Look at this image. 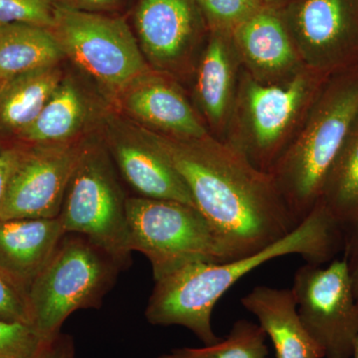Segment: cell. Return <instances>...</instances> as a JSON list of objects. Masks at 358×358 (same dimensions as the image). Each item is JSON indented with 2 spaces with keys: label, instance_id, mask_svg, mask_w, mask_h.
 <instances>
[{
  "label": "cell",
  "instance_id": "cell-32",
  "mask_svg": "<svg viewBox=\"0 0 358 358\" xmlns=\"http://www.w3.org/2000/svg\"><path fill=\"white\" fill-rule=\"evenodd\" d=\"M353 358H358V338L355 343V352H353Z\"/></svg>",
  "mask_w": 358,
  "mask_h": 358
},
{
  "label": "cell",
  "instance_id": "cell-29",
  "mask_svg": "<svg viewBox=\"0 0 358 358\" xmlns=\"http://www.w3.org/2000/svg\"><path fill=\"white\" fill-rule=\"evenodd\" d=\"M35 358H75L72 338L69 336L57 334L45 343Z\"/></svg>",
  "mask_w": 358,
  "mask_h": 358
},
{
  "label": "cell",
  "instance_id": "cell-8",
  "mask_svg": "<svg viewBox=\"0 0 358 358\" xmlns=\"http://www.w3.org/2000/svg\"><path fill=\"white\" fill-rule=\"evenodd\" d=\"M329 77L307 67L275 84L245 74L240 103L247 134L231 145L254 166L270 173L282 155L287 134L303 110L310 109Z\"/></svg>",
  "mask_w": 358,
  "mask_h": 358
},
{
  "label": "cell",
  "instance_id": "cell-3",
  "mask_svg": "<svg viewBox=\"0 0 358 358\" xmlns=\"http://www.w3.org/2000/svg\"><path fill=\"white\" fill-rule=\"evenodd\" d=\"M358 117V70L327 80L299 136L271 169L292 216L300 224L313 210L327 176Z\"/></svg>",
  "mask_w": 358,
  "mask_h": 358
},
{
  "label": "cell",
  "instance_id": "cell-5",
  "mask_svg": "<svg viewBox=\"0 0 358 358\" xmlns=\"http://www.w3.org/2000/svg\"><path fill=\"white\" fill-rule=\"evenodd\" d=\"M127 199L107 148L84 141L58 218L65 233L88 238L119 264H131Z\"/></svg>",
  "mask_w": 358,
  "mask_h": 358
},
{
  "label": "cell",
  "instance_id": "cell-25",
  "mask_svg": "<svg viewBox=\"0 0 358 358\" xmlns=\"http://www.w3.org/2000/svg\"><path fill=\"white\" fill-rule=\"evenodd\" d=\"M47 341L31 324L0 319V358H35Z\"/></svg>",
  "mask_w": 358,
  "mask_h": 358
},
{
  "label": "cell",
  "instance_id": "cell-30",
  "mask_svg": "<svg viewBox=\"0 0 358 358\" xmlns=\"http://www.w3.org/2000/svg\"><path fill=\"white\" fill-rule=\"evenodd\" d=\"M348 265H350V275H352L353 293L358 301V255L355 260L348 263Z\"/></svg>",
  "mask_w": 358,
  "mask_h": 358
},
{
  "label": "cell",
  "instance_id": "cell-19",
  "mask_svg": "<svg viewBox=\"0 0 358 358\" xmlns=\"http://www.w3.org/2000/svg\"><path fill=\"white\" fill-rule=\"evenodd\" d=\"M63 78L56 64L0 81V136L15 141L29 128Z\"/></svg>",
  "mask_w": 358,
  "mask_h": 358
},
{
  "label": "cell",
  "instance_id": "cell-1",
  "mask_svg": "<svg viewBox=\"0 0 358 358\" xmlns=\"http://www.w3.org/2000/svg\"><path fill=\"white\" fill-rule=\"evenodd\" d=\"M140 127L185 181L195 207L233 260L253 255L299 225L272 174L231 143L209 134L176 138Z\"/></svg>",
  "mask_w": 358,
  "mask_h": 358
},
{
  "label": "cell",
  "instance_id": "cell-31",
  "mask_svg": "<svg viewBox=\"0 0 358 358\" xmlns=\"http://www.w3.org/2000/svg\"><path fill=\"white\" fill-rule=\"evenodd\" d=\"M74 4H82L86 6H106L114 3L117 0H69Z\"/></svg>",
  "mask_w": 358,
  "mask_h": 358
},
{
  "label": "cell",
  "instance_id": "cell-17",
  "mask_svg": "<svg viewBox=\"0 0 358 358\" xmlns=\"http://www.w3.org/2000/svg\"><path fill=\"white\" fill-rule=\"evenodd\" d=\"M241 303L270 336L277 358H324L301 322L291 289L255 287Z\"/></svg>",
  "mask_w": 358,
  "mask_h": 358
},
{
  "label": "cell",
  "instance_id": "cell-27",
  "mask_svg": "<svg viewBox=\"0 0 358 358\" xmlns=\"http://www.w3.org/2000/svg\"><path fill=\"white\" fill-rule=\"evenodd\" d=\"M0 319L31 324L27 296L0 272ZM32 326V324H31Z\"/></svg>",
  "mask_w": 358,
  "mask_h": 358
},
{
  "label": "cell",
  "instance_id": "cell-4",
  "mask_svg": "<svg viewBox=\"0 0 358 358\" xmlns=\"http://www.w3.org/2000/svg\"><path fill=\"white\" fill-rule=\"evenodd\" d=\"M122 268L83 235L65 233L27 292L32 327L49 341L71 313L99 308Z\"/></svg>",
  "mask_w": 358,
  "mask_h": 358
},
{
  "label": "cell",
  "instance_id": "cell-18",
  "mask_svg": "<svg viewBox=\"0 0 358 358\" xmlns=\"http://www.w3.org/2000/svg\"><path fill=\"white\" fill-rule=\"evenodd\" d=\"M93 110L81 87L64 77L36 121L15 141L26 145L79 143V134L91 122Z\"/></svg>",
  "mask_w": 358,
  "mask_h": 358
},
{
  "label": "cell",
  "instance_id": "cell-10",
  "mask_svg": "<svg viewBox=\"0 0 358 358\" xmlns=\"http://www.w3.org/2000/svg\"><path fill=\"white\" fill-rule=\"evenodd\" d=\"M284 20L305 67L327 76L358 70V0H296Z\"/></svg>",
  "mask_w": 358,
  "mask_h": 358
},
{
  "label": "cell",
  "instance_id": "cell-20",
  "mask_svg": "<svg viewBox=\"0 0 358 358\" xmlns=\"http://www.w3.org/2000/svg\"><path fill=\"white\" fill-rule=\"evenodd\" d=\"M320 202L338 222L345 257L352 262L358 255V117L327 176Z\"/></svg>",
  "mask_w": 358,
  "mask_h": 358
},
{
  "label": "cell",
  "instance_id": "cell-28",
  "mask_svg": "<svg viewBox=\"0 0 358 358\" xmlns=\"http://www.w3.org/2000/svg\"><path fill=\"white\" fill-rule=\"evenodd\" d=\"M20 143H13L0 136V205L6 195L11 171L20 152Z\"/></svg>",
  "mask_w": 358,
  "mask_h": 358
},
{
  "label": "cell",
  "instance_id": "cell-15",
  "mask_svg": "<svg viewBox=\"0 0 358 358\" xmlns=\"http://www.w3.org/2000/svg\"><path fill=\"white\" fill-rule=\"evenodd\" d=\"M195 21L190 0H140L134 24L141 51L157 67H176L192 49Z\"/></svg>",
  "mask_w": 358,
  "mask_h": 358
},
{
  "label": "cell",
  "instance_id": "cell-16",
  "mask_svg": "<svg viewBox=\"0 0 358 358\" xmlns=\"http://www.w3.org/2000/svg\"><path fill=\"white\" fill-rule=\"evenodd\" d=\"M65 234L60 219H0V272L27 296Z\"/></svg>",
  "mask_w": 358,
  "mask_h": 358
},
{
  "label": "cell",
  "instance_id": "cell-11",
  "mask_svg": "<svg viewBox=\"0 0 358 358\" xmlns=\"http://www.w3.org/2000/svg\"><path fill=\"white\" fill-rule=\"evenodd\" d=\"M83 143H20L0 219L57 218Z\"/></svg>",
  "mask_w": 358,
  "mask_h": 358
},
{
  "label": "cell",
  "instance_id": "cell-2",
  "mask_svg": "<svg viewBox=\"0 0 358 358\" xmlns=\"http://www.w3.org/2000/svg\"><path fill=\"white\" fill-rule=\"evenodd\" d=\"M345 251V238L336 219L324 204L313 210L292 232L253 255L225 263L197 262L155 281L145 317L155 326H181L204 343L221 341L214 334L211 315L219 299L244 275L279 257L300 255L308 264L322 265Z\"/></svg>",
  "mask_w": 358,
  "mask_h": 358
},
{
  "label": "cell",
  "instance_id": "cell-22",
  "mask_svg": "<svg viewBox=\"0 0 358 358\" xmlns=\"http://www.w3.org/2000/svg\"><path fill=\"white\" fill-rule=\"evenodd\" d=\"M64 57L50 28L25 23L0 26V81L59 64Z\"/></svg>",
  "mask_w": 358,
  "mask_h": 358
},
{
  "label": "cell",
  "instance_id": "cell-26",
  "mask_svg": "<svg viewBox=\"0 0 358 358\" xmlns=\"http://www.w3.org/2000/svg\"><path fill=\"white\" fill-rule=\"evenodd\" d=\"M59 0H0V26L25 23L53 29Z\"/></svg>",
  "mask_w": 358,
  "mask_h": 358
},
{
  "label": "cell",
  "instance_id": "cell-7",
  "mask_svg": "<svg viewBox=\"0 0 358 358\" xmlns=\"http://www.w3.org/2000/svg\"><path fill=\"white\" fill-rule=\"evenodd\" d=\"M52 30L65 57L115 99L150 70L133 31L121 17L59 1Z\"/></svg>",
  "mask_w": 358,
  "mask_h": 358
},
{
  "label": "cell",
  "instance_id": "cell-23",
  "mask_svg": "<svg viewBox=\"0 0 358 358\" xmlns=\"http://www.w3.org/2000/svg\"><path fill=\"white\" fill-rule=\"evenodd\" d=\"M267 334L248 320H238L227 338L204 348H174L157 358H268Z\"/></svg>",
  "mask_w": 358,
  "mask_h": 358
},
{
  "label": "cell",
  "instance_id": "cell-14",
  "mask_svg": "<svg viewBox=\"0 0 358 358\" xmlns=\"http://www.w3.org/2000/svg\"><path fill=\"white\" fill-rule=\"evenodd\" d=\"M231 35L238 57L259 81L289 78L305 67L284 18L272 8L261 7Z\"/></svg>",
  "mask_w": 358,
  "mask_h": 358
},
{
  "label": "cell",
  "instance_id": "cell-12",
  "mask_svg": "<svg viewBox=\"0 0 358 358\" xmlns=\"http://www.w3.org/2000/svg\"><path fill=\"white\" fill-rule=\"evenodd\" d=\"M110 119L106 148L122 178L138 196L173 200L195 207L185 181L143 129L134 122Z\"/></svg>",
  "mask_w": 358,
  "mask_h": 358
},
{
  "label": "cell",
  "instance_id": "cell-24",
  "mask_svg": "<svg viewBox=\"0 0 358 358\" xmlns=\"http://www.w3.org/2000/svg\"><path fill=\"white\" fill-rule=\"evenodd\" d=\"M214 32H232L263 6L262 0H195Z\"/></svg>",
  "mask_w": 358,
  "mask_h": 358
},
{
  "label": "cell",
  "instance_id": "cell-21",
  "mask_svg": "<svg viewBox=\"0 0 358 358\" xmlns=\"http://www.w3.org/2000/svg\"><path fill=\"white\" fill-rule=\"evenodd\" d=\"M237 55L224 33L214 32L200 61L196 96L202 113L213 127L222 126L232 110Z\"/></svg>",
  "mask_w": 358,
  "mask_h": 358
},
{
  "label": "cell",
  "instance_id": "cell-13",
  "mask_svg": "<svg viewBox=\"0 0 358 358\" xmlns=\"http://www.w3.org/2000/svg\"><path fill=\"white\" fill-rule=\"evenodd\" d=\"M115 100L134 122L150 131L186 138L209 134L180 89L157 73L148 70L136 78Z\"/></svg>",
  "mask_w": 358,
  "mask_h": 358
},
{
  "label": "cell",
  "instance_id": "cell-6",
  "mask_svg": "<svg viewBox=\"0 0 358 358\" xmlns=\"http://www.w3.org/2000/svg\"><path fill=\"white\" fill-rule=\"evenodd\" d=\"M131 249L147 257L155 281L197 262L233 261L199 209L173 200L129 197Z\"/></svg>",
  "mask_w": 358,
  "mask_h": 358
},
{
  "label": "cell",
  "instance_id": "cell-9",
  "mask_svg": "<svg viewBox=\"0 0 358 358\" xmlns=\"http://www.w3.org/2000/svg\"><path fill=\"white\" fill-rule=\"evenodd\" d=\"M291 289L301 322L324 358H352L358 338V301L345 257L324 268L301 266Z\"/></svg>",
  "mask_w": 358,
  "mask_h": 358
}]
</instances>
